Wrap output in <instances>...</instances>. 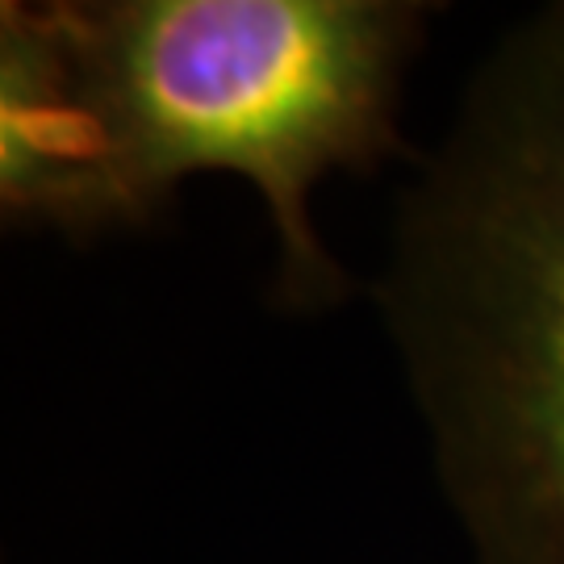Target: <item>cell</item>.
I'll list each match as a JSON object with an SVG mask.
<instances>
[{
    "label": "cell",
    "mask_w": 564,
    "mask_h": 564,
    "mask_svg": "<svg viewBox=\"0 0 564 564\" xmlns=\"http://www.w3.org/2000/svg\"><path fill=\"white\" fill-rule=\"evenodd\" d=\"M121 167L151 223L193 172H235L276 226L284 302L343 293L310 193L398 151V97L426 25L393 0H105L72 4Z\"/></svg>",
    "instance_id": "obj_2"
},
{
    "label": "cell",
    "mask_w": 564,
    "mask_h": 564,
    "mask_svg": "<svg viewBox=\"0 0 564 564\" xmlns=\"http://www.w3.org/2000/svg\"><path fill=\"white\" fill-rule=\"evenodd\" d=\"M0 205L9 223L55 226L67 235L142 223L84 59L72 0L4 4Z\"/></svg>",
    "instance_id": "obj_3"
},
{
    "label": "cell",
    "mask_w": 564,
    "mask_h": 564,
    "mask_svg": "<svg viewBox=\"0 0 564 564\" xmlns=\"http://www.w3.org/2000/svg\"><path fill=\"white\" fill-rule=\"evenodd\" d=\"M381 302L477 564H564V4L473 80Z\"/></svg>",
    "instance_id": "obj_1"
}]
</instances>
